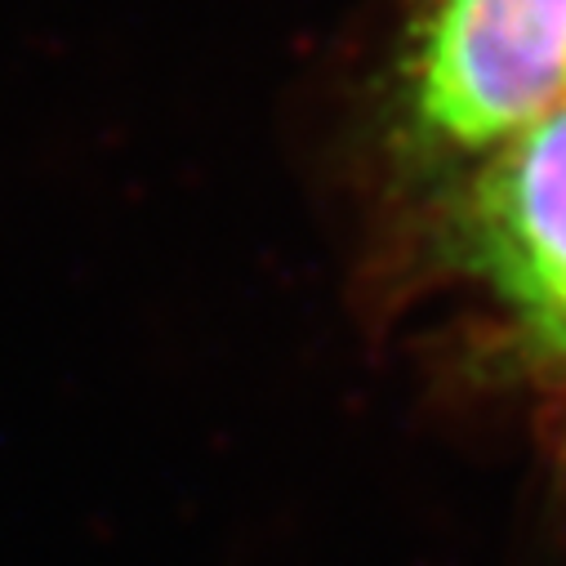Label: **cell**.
<instances>
[{
  "mask_svg": "<svg viewBox=\"0 0 566 566\" xmlns=\"http://www.w3.org/2000/svg\"><path fill=\"white\" fill-rule=\"evenodd\" d=\"M566 85V0H438L423 28L410 107L451 148L517 134Z\"/></svg>",
  "mask_w": 566,
  "mask_h": 566,
  "instance_id": "obj_1",
  "label": "cell"
},
{
  "mask_svg": "<svg viewBox=\"0 0 566 566\" xmlns=\"http://www.w3.org/2000/svg\"><path fill=\"white\" fill-rule=\"evenodd\" d=\"M469 241L526 331L566 361V107L522 125L478 175Z\"/></svg>",
  "mask_w": 566,
  "mask_h": 566,
  "instance_id": "obj_2",
  "label": "cell"
}]
</instances>
